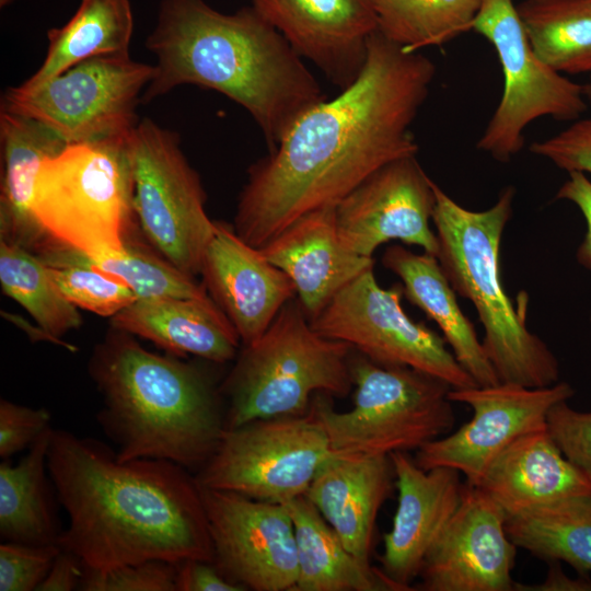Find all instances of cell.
I'll list each match as a JSON object with an SVG mask.
<instances>
[{"label":"cell","instance_id":"cell-31","mask_svg":"<svg viewBox=\"0 0 591 591\" xmlns=\"http://www.w3.org/2000/svg\"><path fill=\"white\" fill-rule=\"evenodd\" d=\"M515 8L543 62L559 73H591V0H522Z\"/></svg>","mask_w":591,"mask_h":591},{"label":"cell","instance_id":"cell-18","mask_svg":"<svg viewBox=\"0 0 591 591\" xmlns=\"http://www.w3.org/2000/svg\"><path fill=\"white\" fill-rule=\"evenodd\" d=\"M340 90L360 74L378 30L375 0H251Z\"/></svg>","mask_w":591,"mask_h":591},{"label":"cell","instance_id":"cell-1","mask_svg":"<svg viewBox=\"0 0 591 591\" xmlns=\"http://www.w3.org/2000/svg\"><path fill=\"white\" fill-rule=\"evenodd\" d=\"M434 76L431 59L376 30L358 78L303 113L250 166L235 233L260 248L303 215L339 202L383 165L416 155L412 125Z\"/></svg>","mask_w":591,"mask_h":591},{"label":"cell","instance_id":"cell-36","mask_svg":"<svg viewBox=\"0 0 591 591\" xmlns=\"http://www.w3.org/2000/svg\"><path fill=\"white\" fill-rule=\"evenodd\" d=\"M84 591H176V564L149 560L107 570L84 569Z\"/></svg>","mask_w":591,"mask_h":591},{"label":"cell","instance_id":"cell-2","mask_svg":"<svg viewBox=\"0 0 591 591\" xmlns=\"http://www.w3.org/2000/svg\"><path fill=\"white\" fill-rule=\"evenodd\" d=\"M47 472L69 518L58 545L84 569L213 561L199 484L183 466L155 459L120 461L96 440L53 429Z\"/></svg>","mask_w":591,"mask_h":591},{"label":"cell","instance_id":"cell-37","mask_svg":"<svg viewBox=\"0 0 591 591\" xmlns=\"http://www.w3.org/2000/svg\"><path fill=\"white\" fill-rule=\"evenodd\" d=\"M60 551L61 547L58 544L2 543L0 545V591L37 590Z\"/></svg>","mask_w":591,"mask_h":591},{"label":"cell","instance_id":"cell-5","mask_svg":"<svg viewBox=\"0 0 591 591\" xmlns=\"http://www.w3.org/2000/svg\"><path fill=\"white\" fill-rule=\"evenodd\" d=\"M432 223L437 258L456 294L470 300L484 328L483 347L499 382L545 387L559 381V363L526 325L506 292L500 276V243L512 215L515 189H502L482 211L464 208L433 183Z\"/></svg>","mask_w":591,"mask_h":591},{"label":"cell","instance_id":"cell-32","mask_svg":"<svg viewBox=\"0 0 591 591\" xmlns=\"http://www.w3.org/2000/svg\"><path fill=\"white\" fill-rule=\"evenodd\" d=\"M0 282L3 292L33 317L46 339L59 338L80 327L78 308L53 280L47 266L21 245L0 242Z\"/></svg>","mask_w":591,"mask_h":591},{"label":"cell","instance_id":"cell-21","mask_svg":"<svg viewBox=\"0 0 591 591\" xmlns=\"http://www.w3.org/2000/svg\"><path fill=\"white\" fill-rule=\"evenodd\" d=\"M259 250L291 279L310 320L346 285L374 266L373 258L343 245L336 205L303 215Z\"/></svg>","mask_w":591,"mask_h":591},{"label":"cell","instance_id":"cell-28","mask_svg":"<svg viewBox=\"0 0 591 591\" xmlns=\"http://www.w3.org/2000/svg\"><path fill=\"white\" fill-rule=\"evenodd\" d=\"M48 428L15 464H0V535L5 542L58 544L57 524L47 478Z\"/></svg>","mask_w":591,"mask_h":591},{"label":"cell","instance_id":"cell-39","mask_svg":"<svg viewBox=\"0 0 591 591\" xmlns=\"http://www.w3.org/2000/svg\"><path fill=\"white\" fill-rule=\"evenodd\" d=\"M530 151L568 173L591 174V118H579L553 137L532 142Z\"/></svg>","mask_w":591,"mask_h":591},{"label":"cell","instance_id":"cell-35","mask_svg":"<svg viewBox=\"0 0 591 591\" xmlns=\"http://www.w3.org/2000/svg\"><path fill=\"white\" fill-rule=\"evenodd\" d=\"M38 258L63 297L77 308L112 318L138 300L129 287L90 266L79 252L56 246Z\"/></svg>","mask_w":591,"mask_h":591},{"label":"cell","instance_id":"cell-22","mask_svg":"<svg viewBox=\"0 0 591 591\" xmlns=\"http://www.w3.org/2000/svg\"><path fill=\"white\" fill-rule=\"evenodd\" d=\"M394 486L390 456L331 454L315 473L305 497L347 549L362 564L370 565L376 518Z\"/></svg>","mask_w":591,"mask_h":591},{"label":"cell","instance_id":"cell-26","mask_svg":"<svg viewBox=\"0 0 591 591\" xmlns=\"http://www.w3.org/2000/svg\"><path fill=\"white\" fill-rule=\"evenodd\" d=\"M1 240L21 245L33 254L50 241L36 223L31 202L42 161L58 153L65 141L35 119L0 111Z\"/></svg>","mask_w":591,"mask_h":591},{"label":"cell","instance_id":"cell-11","mask_svg":"<svg viewBox=\"0 0 591 591\" xmlns=\"http://www.w3.org/2000/svg\"><path fill=\"white\" fill-rule=\"evenodd\" d=\"M472 31L495 48L503 91L478 150L507 163L524 146V130L541 117L577 120L588 103L580 85L543 62L533 51L512 0H483Z\"/></svg>","mask_w":591,"mask_h":591},{"label":"cell","instance_id":"cell-30","mask_svg":"<svg viewBox=\"0 0 591 591\" xmlns=\"http://www.w3.org/2000/svg\"><path fill=\"white\" fill-rule=\"evenodd\" d=\"M506 529L518 548L545 561H565L591 572V495L576 496L507 514Z\"/></svg>","mask_w":591,"mask_h":591},{"label":"cell","instance_id":"cell-20","mask_svg":"<svg viewBox=\"0 0 591 591\" xmlns=\"http://www.w3.org/2000/svg\"><path fill=\"white\" fill-rule=\"evenodd\" d=\"M200 276L210 298L236 329L242 345L259 337L281 308L297 297L291 279L223 222L216 221Z\"/></svg>","mask_w":591,"mask_h":591},{"label":"cell","instance_id":"cell-43","mask_svg":"<svg viewBox=\"0 0 591 591\" xmlns=\"http://www.w3.org/2000/svg\"><path fill=\"white\" fill-rule=\"evenodd\" d=\"M83 565L72 553L61 548L46 578L36 591H70L80 586Z\"/></svg>","mask_w":591,"mask_h":591},{"label":"cell","instance_id":"cell-29","mask_svg":"<svg viewBox=\"0 0 591 591\" xmlns=\"http://www.w3.org/2000/svg\"><path fill=\"white\" fill-rule=\"evenodd\" d=\"M132 32L129 0H81L65 25L48 30L45 59L21 84L38 85L92 57L129 55Z\"/></svg>","mask_w":591,"mask_h":591},{"label":"cell","instance_id":"cell-14","mask_svg":"<svg viewBox=\"0 0 591 591\" xmlns=\"http://www.w3.org/2000/svg\"><path fill=\"white\" fill-rule=\"evenodd\" d=\"M575 391L566 382L545 387H528L499 382L452 389L449 397L473 410L472 418L457 430L416 451L415 462L424 470L449 467L478 486L493 462L517 439L546 426L548 412L568 401Z\"/></svg>","mask_w":591,"mask_h":591},{"label":"cell","instance_id":"cell-38","mask_svg":"<svg viewBox=\"0 0 591 591\" xmlns=\"http://www.w3.org/2000/svg\"><path fill=\"white\" fill-rule=\"evenodd\" d=\"M546 427L564 455L591 476V412L560 402L548 412Z\"/></svg>","mask_w":591,"mask_h":591},{"label":"cell","instance_id":"cell-46","mask_svg":"<svg viewBox=\"0 0 591 591\" xmlns=\"http://www.w3.org/2000/svg\"><path fill=\"white\" fill-rule=\"evenodd\" d=\"M590 321H591V318H590Z\"/></svg>","mask_w":591,"mask_h":591},{"label":"cell","instance_id":"cell-44","mask_svg":"<svg viewBox=\"0 0 591 591\" xmlns=\"http://www.w3.org/2000/svg\"><path fill=\"white\" fill-rule=\"evenodd\" d=\"M571 579L567 577L559 566V561H548L546 578L541 583H514V591H565L591 590V580L584 578Z\"/></svg>","mask_w":591,"mask_h":591},{"label":"cell","instance_id":"cell-12","mask_svg":"<svg viewBox=\"0 0 591 591\" xmlns=\"http://www.w3.org/2000/svg\"><path fill=\"white\" fill-rule=\"evenodd\" d=\"M329 455L326 433L309 408L225 428L195 477L205 487L285 505L306 494Z\"/></svg>","mask_w":591,"mask_h":591},{"label":"cell","instance_id":"cell-4","mask_svg":"<svg viewBox=\"0 0 591 591\" xmlns=\"http://www.w3.org/2000/svg\"><path fill=\"white\" fill-rule=\"evenodd\" d=\"M90 376L102 396L97 422L117 459L165 460L200 470L227 428L220 392L196 364L144 349L113 328L91 355Z\"/></svg>","mask_w":591,"mask_h":591},{"label":"cell","instance_id":"cell-7","mask_svg":"<svg viewBox=\"0 0 591 591\" xmlns=\"http://www.w3.org/2000/svg\"><path fill=\"white\" fill-rule=\"evenodd\" d=\"M351 350L349 344L317 333L293 298L259 337L243 345L223 381L227 428L303 415L318 393L345 397L354 385Z\"/></svg>","mask_w":591,"mask_h":591},{"label":"cell","instance_id":"cell-34","mask_svg":"<svg viewBox=\"0 0 591 591\" xmlns=\"http://www.w3.org/2000/svg\"><path fill=\"white\" fill-rule=\"evenodd\" d=\"M85 260L99 271L124 282L138 300L209 296L196 277L178 269L136 235L128 240L123 255L96 260L85 256Z\"/></svg>","mask_w":591,"mask_h":591},{"label":"cell","instance_id":"cell-40","mask_svg":"<svg viewBox=\"0 0 591 591\" xmlns=\"http://www.w3.org/2000/svg\"><path fill=\"white\" fill-rule=\"evenodd\" d=\"M50 413L8 399L0 401V456L4 460L30 448L50 428Z\"/></svg>","mask_w":591,"mask_h":591},{"label":"cell","instance_id":"cell-33","mask_svg":"<svg viewBox=\"0 0 591 591\" xmlns=\"http://www.w3.org/2000/svg\"><path fill=\"white\" fill-rule=\"evenodd\" d=\"M482 3L483 0H375L378 30L405 51L441 46L472 31Z\"/></svg>","mask_w":591,"mask_h":591},{"label":"cell","instance_id":"cell-9","mask_svg":"<svg viewBox=\"0 0 591 591\" xmlns=\"http://www.w3.org/2000/svg\"><path fill=\"white\" fill-rule=\"evenodd\" d=\"M127 148L143 239L182 271L200 275L216 221L206 212V194L178 135L147 117L129 134Z\"/></svg>","mask_w":591,"mask_h":591},{"label":"cell","instance_id":"cell-23","mask_svg":"<svg viewBox=\"0 0 591 591\" xmlns=\"http://www.w3.org/2000/svg\"><path fill=\"white\" fill-rule=\"evenodd\" d=\"M477 487L511 514L591 495V476L564 455L544 426L511 443Z\"/></svg>","mask_w":591,"mask_h":591},{"label":"cell","instance_id":"cell-13","mask_svg":"<svg viewBox=\"0 0 591 591\" xmlns=\"http://www.w3.org/2000/svg\"><path fill=\"white\" fill-rule=\"evenodd\" d=\"M403 296L402 283L382 288L370 268L339 290L310 322L317 333L349 344L378 364L413 368L452 389L476 386L443 336L406 314Z\"/></svg>","mask_w":591,"mask_h":591},{"label":"cell","instance_id":"cell-27","mask_svg":"<svg viewBox=\"0 0 591 591\" xmlns=\"http://www.w3.org/2000/svg\"><path fill=\"white\" fill-rule=\"evenodd\" d=\"M285 506L297 544L293 591H402L381 569L355 557L305 495Z\"/></svg>","mask_w":591,"mask_h":591},{"label":"cell","instance_id":"cell-16","mask_svg":"<svg viewBox=\"0 0 591 591\" xmlns=\"http://www.w3.org/2000/svg\"><path fill=\"white\" fill-rule=\"evenodd\" d=\"M433 181L416 155L394 160L371 174L336 204V225L343 245L372 257L392 240L438 255L430 227L436 204Z\"/></svg>","mask_w":591,"mask_h":591},{"label":"cell","instance_id":"cell-25","mask_svg":"<svg viewBox=\"0 0 591 591\" xmlns=\"http://www.w3.org/2000/svg\"><path fill=\"white\" fill-rule=\"evenodd\" d=\"M381 262L401 279L407 300L439 326L454 357L477 385L499 383L483 343L461 310L456 292L438 258L393 244L385 250Z\"/></svg>","mask_w":591,"mask_h":591},{"label":"cell","instance_id":"cell-10","mask_svg":"<svg viewBox=\"0 0 591 591\" xmlns=\"http://www.w3.org/2000/svg\"><path fill=\"white\" fill-rule=\"evenodd\" d=\"M153 74L154 65L129 55L96 56L38 85L7 89L1 109L35 119L66 144L126 136Z\"/></svg>","mask_w":591,"mask_h":591},{"label":"cell","instance_id":"cell-3","mask_svg":"<svg viewBox=\"0 0 591 591\" xmlns=\"http://www.w3.org/2000/svg\"><path fill=\"white\" fill-rule=\"evenodd\" d=\"M146 47L157 63L141 102L185 84L215 90L248 112L268 150L326 99L303 58L253 5L222 13L205 0H162Z\"/></svg>","mask_w":591,"mask_h":591},{"label":"cell","instance_id":"cell-19","mask_svg":"<svg viewBox=\"0 0 591 591\" xmlns=\"http://www.w3.org/2000/svg\"><path fill=\"white\" fill-rule=\"evenodd\" d=\"M390 457L398 498L392 528L383 537L381 570L402 591H408L429 549L459 508L465 483L453 468H421L407 452Z\"/></svg>","mask_w":591,"mask_h":591},{"label":"cell","instance_id":"cell-42","mask_svg":"<svg viewBox=\"0 0 591 591\" xmlns=\"http://www.w3.org/2000/svg\"><path fill=\"white\" fill-rule=\"evenodd\" d=\"M557 199L568 200L581 211L587 231L577 250V260L591 271V181L581 172H570L568 179L559 187Z\"/></svg>","mask_w":591,"mask_h":591},{"label":"cell","instance_id":"cell-17","mask_svg":"<svg viewBox=\"0 0 591 591\" xmlns=\"http://www.w3.org/2000/svg\"><path fill=\"white\" fill-rule=\"evenodd\" d=\"M507 512L480 487L465 483L462 501L429 549L419 573L425 591H514L518 547Z\"/></svg>","mask_w":591,"mask_h":591},{"label":"cell","instance_id":"cell-45","mask_svg":"<svg viewBox=\"0 0 591 591\" xmlns=\"http://www.w3.org/2000/svg\"><path fill=\"white\" fill-rule=\"evenodd\" d=\"M583 93L587 101L591 102V77L590 81L583 85Z\"/></svg>","mask_w":591,"mask_h":591},{"label":"cell","instance_id":"cell-15","mask_svg":"<svg viewBox=\"0 0 591 591\" xmlns=\"http://www.w3.org/2000/svg\"><path fill=\"white\" fill-rule=\"evenodd\" d=\"M199 489L216 567L245 590L293 591L297 544L286 506L200 484Z\"/></svg>","mask_w":591,"mask_h":591},{"label":"cell","instance_id":"cell-24","mask_svg":"<svg viewBox=\"0 0 591 591\" xmlns=\"http://www.w3.org/2000/svg\"><path fill=\"white\" fill-rule=\"evenodd\" d=\"M112 327L147 339L174 356L225 363L241 338L210 296L137 300L111 318Z\"/></svg>","mask_w":591,"mask_h":591},{"label":"cell","instance_id":"cell-6","mask_svg":"<svg viewBox=\"0 0 591 591\" xmlns=\"http://www.w3.org/2000/svg\"><path fill=\"white\" fill-rule=\"evenodd\" d=\"M128 136L66 144L42 161L31 211L51 243L93 260L125 253L140 231Z\"/></svg>","mask_w":591,"mask_h":591},{"label":"cell","instance_id":"cell-41","mask_svg":"<svg viewBox=\"0 0 591 591\" xmlns=\"http://www.w3.org/2000/svg\"><path fill=\"white\" fill-rule=\"evenodd\" d=\"M176 591H246L229 580L211 561L187 559L176 564Z\"/></svg>","mask_w":591,"mask_h":591},{"label":"cell","instance_id":"cell-8","mask_svg":"<svg viewBox=\"0 0 591 591\" xmlns=\"http://www.w3.org/2000/svg\"><path fill=\"white\" fill-rule=\"evenodd\" d=\"M356 386L349 410L337 412L318 393L310 410L322 425L331 454L390 456L419 450L450 432L455 413L445 381L408 367L381 366L351 356Z\"/></svg>","mask_w":591,"mask_h":591}]
</instances>
